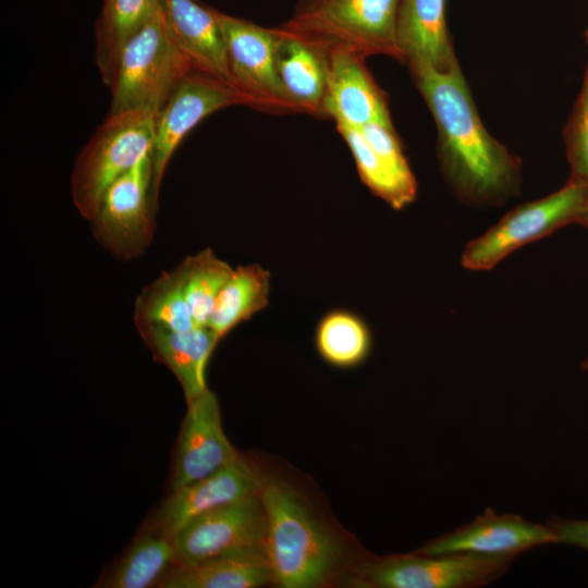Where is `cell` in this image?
I'll return each mask as SVG.
<instances>
[{"label":"cell","mask_w":588,"mask_h":588,"mask_svg":"<svg viewBox=\"0 0 588 588\" xmlns=\"http://www.w3.org/2000/svg\"><path fill=\"white\" fill-rule=\"evenodd\" d=\"M365 58L344 50L329 53L324 108L335 125L360 128L392 124L388 99L365 65Z\"/></svg>","instance_id":"15"},{"label":"cell","mask_w":588,"mask_h":588,"mask_svg":"<svg viewBox=\"0 0 588 588\" xmlns=\"http://www.w3.org/2000/svg\"><path fill=\"white\" fill-rule=\"evenodd\" d=\"M177 267L193 319L198 327H207L216 301L234 268L210 248L186 257Z\"/></svg>","instance_id":"27"},{"label":"cell","mask_w":588,"mask_h":588,"mask_svg":"<svg viewBox=\"0 0 588 588\" xmlns=\"http://www.w3.org/2000/svg\"><path fill=\"white\" fill-rule=\"evenodd\" d=\"M151 181L149 152L107 188L90 220L96 240L120 259L137 258L152 242L158 204Z\"/></svg>","instance_id":"8"},{"label":"cell","mask_w":588,"mask_h":588,"mask_svg":"<svg viewBox=\"0 0 588 588\" xmlns=\"http://www.w3.org/2000/svg\"><path fill=\"white\" fill-rule=\"evenodd\" d=\"M586 38H587V41H588V29H587V32H586Z\"/></svg>","instance_id":"33"},{"label":"cell","mask_w":588,"mask_h":588,"mask_svg":"<svg viewBox=\"0 0 588 588\" xmlns=\"http://www.w3.org/2000/svg\"><path fill=\"white\" fill-rule=\"evenodd\" d=\"M264 546L273 583L283 588L324 584L341 560V548L302 498L286 483L262 481Z\"/></svg>","instance_id":"2"},{"label":"cell","mask_w":588,"mask_h":588,"mask_svg":"<svg viewBox=\"0 0 588 588\" xmlns=\"http://www.w3.org/2000/svg\"><path fill=\"white\" fill-rule=\"evenodd\" d=\"M233 105H241L235 89L205 72L191 71L156 113L150 151L152 195L158 204L166 169L183 138L205 118Z\"/></svg>","instance_id":"10"},{"label":"cell","mask_w":588,"mask_h":588,"mask_svg":"<svg viewBox=\"0 0 588 588\" xmlns=\"http://www.w3.org/2000/svg\"><path fill=\"white\" fill-rule=\"evenodd\" d=\"M571 179L588 184V70L566 130Z\"/></svg>","instance_id":"28"},{"label":"cell","mask_w":588,"mask_h":588,"mask_svg":"<svg viewBox=\"0 0 588 588\" xmlns=\"http://www.w3.org/2000/svg\"><path fill=\"white\" fill-rule=\"evenodd\" d=\"M336 130L348 146L360 181L377 197L391 208L401 210L417 196L415 176H405L379 157L358 128L336 125Z\"/></svg>","instance_id":"25"},{"label":"cell","mask_w":588,"mask_h":588,"mask_svg":"<svg viewBox=\"0 0 588 588\" xmlns=\"http://www.w3.org/2000/svg\"><path fill=\"white\" fill-rule=\"evenodd\" d=\"M512 561L470 554L430 555L417 551L364 564L357 583L360 587L372 588H474L498 579Z\"/></svg>","instance_id":"9"},{"label":"cell","mask_w":588,"mask_h":588,"mask_svg":"<svg viewBox=\"0 0 588 588\" xmlns=\"http://www.w3.org/2000/svg\"><path fill=\"white\" fill-rule=\"evenodd\" d=\"M578 223L588 229V195H587V198H586L584 212H583Z\"/></svg>","instance_id":"31"},{"label":"cell","mask_w":588,"mask_h":588,"mask_svg":"<svg viewBox=\"0 0 588 588\" xmlns=\"http://www.w3.org/2000/svg\"><path fill=\"white\" fill-rule=\"evenodd\" d=\"M587 195L588 184L569 179L559 191L517 206L466 245L462 254L463 267L473 271L490 270L519 247L578 223Z\"/></svg>","instance_id":"6"},{"label":"cell","mask_w":588,"mask_h":588,"mask_svg":"<svg viewBox=\"0 0 588 588\" xmlns=\"http://www.w3.org/2000/svg\"><path fill=\"white\" fill-rule=\"evenodd\" d=\"M134 322L137 328L169 331H187L198 327L186 301L177 266L164 271L142 290L135 301Z\"/></svg>","instance_id":"26"},{"label":"cell","mask_w":588,"mask_h":588,"mask_svg":"<svg viewBox=\"0 0 588 588\" xmlns=\"http://www.w3.org/2000/svg\"><path fill=\"white\" fill-rule=\"evenodd\" d=\"M273 581L265 546L217 555L189 566H173L158 588H257Z\"/></svg>","instance_id":"20"},{"label":"cell","mask_w":588,"mask_h":588,"mask_svg":"<svg viewBox=\"0 0 588 588\" xmlns=\"http://www.w3.org/2000/svg\"><path fill=\"white\" fill-rule=\"evenodd\" d=\"M438 130L441 171L469 205H497L519 188L520 161L486 130L461 68L411 69Z\"/></svg>","instance_id":"1"},{"label":"cell","mask_w":588,"mask_h":588,"mask_svg":"<svg viewBox=\"0 0 588 588\" xmlns=\"http://www.w3.org/2000/svg\"><path fill=\"white\" fill-rule=\"evenodd\" d=\"M581 368L588 371V357L581 363Z\"/></svg>","instance_id":"32"},{"label":"cell","mask_w":588,"mask_h":588,"mask_svg":"<svg viewBox=\"0 0 588 588\" xmlns=\"http://www.w3.org/2000/svg\"><path fill=\"white\" fill-rule=\"evenodd\" d=\"M158 2L170 34L194 69L231 85L226 44L217 9L199 0Z\"/></svg>","instance_id":"17"},{"label":"cell","mask_w":588,"mask_h":588,"mask_svg":"<svg viewBox=\"0 0 588 588\" xmlns=\"http://www.w3.org/2000/svg\"><path fill=\"white\" fill-rule=\"evenodd\" d=\"M240 457L223 431L218 397L208 388L187 402L175 451L171 491L205 478Z\"/></svg>","instance_id":"13"},{"label":"cell","mask_w":588,"mask_h":588,"mask_svg":"<svg viewBox=\"0 0 588 588\" xmlns=\"http://www.w3.org/2000/svg\"><path fill=\"white\" fill-rule=\"evenodd\" d=\"M265 510L259 493L191 520L173 537L175 565L189 566L264 544Z\"/></svg>","instance_id":"11"},{"label":"cell","mask_w":588,"mask_h":588,"mask_svg":"<svg viewBox=\"0 0 588 588\" xmlns=\"http://www.w3.org/2000/svg\"><path fill=\"white\" fill-rule=\"evenodd\" d=\"M195 70L170 34L160 7L122 47L109 113L144 109L157 113Z\"/></svg>","instance_id":"4"},{"label":"cell","mask_w":588,"mask_h":588,"mask_svg":"<svg viewBox=\"0 0 588 588\" xmlns=\"http://www.w3.org/2000/svg\"><path fill=\"white\" fill-rule=\"evenodd\" d=\"M158 8V0H102L95 25V61L107 87L113 84L122 47Z\"/></svg>","instance_id":"21"},{"label":"cell","mask_w":588,"mask_h":588,"mask_svg":"<svg viewBox=\"0 0 588 588\" xmlns=\"http://www.w3.org/2000/svg\"><path fill=\"white\" fill-rule=\"evenodd\" d=\"M173 566H175V550L172 538L148 528L97 586L157 587Z\"/></svg>","instance_id":"23"},{"label":"cell","mask_w":588,"mask_h":588,"mask_svg":"<svg viewBox=\"0 0 588 588\" xmlns=\"http://www.w3.org/2000/svg\"><path fill=\"white\" fill-rule=\"evenodd\" d=\"M314 344L330 366L350 369L362 365L372 350V333L367 322L347 309L327 311L318 321Z\"/></svg>","instance_id":"24"},{"label":"cell","mask_w":588,"mask_h":588,"mask_svg":"<svg viewBox=\"0 0 588 588\" xmlns=\"http://www.w3.org/2000/svg\"><path fill=\"white\" fill-rule=\"evenodd\" d=\"M552 543H556V538L548 524L486 509L473 522L430 540L418 552L514 560L526 551Z\"/></svg>","instance_id":"12"},{"label":"cell","mask_w":588,"mask_h":588,"mask_svg":"<svg viewBox=\"0 0 588 588\" xmlns=\"http://www.w3.org/2000/svg\"><path fill=\"white\" fill-rule=\"evenodd\" d=\"M154 356L175 376L186 403L207 387L206 371L219 341L208 327L187 331H169L151 327L137 328Z\"/></svg>","instance_id":"19"},{"label":"cell","mask_w":588,"mask_h":588,"mask_svg":"<svg viewBox=\"0 0 588 588\" xmlns=\"http://www.w3.org/2000/svg\"><path fill=\"white\" fill-rule=\"evenodd\" d=\"M270 273L258 264L234 268L221 290L207 327L220 342L269 304Z\"/></svg>","instance_id":"22"},{"label":"cell","mask_w":588,"mask_h":588,"mask_svg":"<svg viewBox=\"0 0 588 588\" xmlns=\"http://www.w3.org/2000/svg\"><path fill=\"white\" fill-rule=\"evenodd\" d=\"M446 0H401L396 44L401 62L448 72L460 64L445 17Z\"/></svg>","instance_id":"16"},{"label":"cell","mask_w":588,"mask_h":588,"mask_svg":"<svg viewBox=\"0 0 588 588\" xmlns=\"http://www.w3.org/2000/svg\"><path fill=\"white\" fill-rule=\"evenodd\" d=\"M547 524L552 529L556 543L588 551V519L553 517Z\"/></svg>","instance_id":"30"},{"label":"cell","mask_w":588,"mask_h":588,"mask_svg":"<svg viewBox=\"0 0 588 588\" xmlns=\"http://www.w3.org/2000/svg\"><path fill=\"white\" fill-rule=\"evenodd\" d=\"M401 0H297L280 28L327 53L344 50L363 58L401 61L396 23Z\"/></svg>","instance_id":"3"},{"label":"cell","mask_w":588,"mask_h":588,"mask_svg":"<svg viewBox=\"0 0 588 588\" xmlns=\"http://www.w3.org/2000/svg\"><path fill=\"white\" fill-rule=\"evenodd\" d=\"M261 482L250 465L240 457L205 478L171 491L148 528L172 538L198 516L259 493Z\"/></svg>","instance_id":"14"},{"label":"cell","mask_w":588,"mask_h":588,"mask_svg":"<svg viewBox=\"0 0 588 588\" xmlns=\"http://www.w3.org/2000/svg\"><path fill=\"white\" fill-rule=\"evenodd\" d=\"M156 113L144 109L109 113L77 156L72 201L91 220L107 188L151 151Z\"/></svg>","instance_id":"5"},{"label":"cell","mask_w":588,"mask_h":588,"mask_svg":"<svg viewBox=\"0 0 588 588\" xmlns=\"http://www.w3.org/2000/svg\"><path fill=\"white\" fill-rule=\"evenodd\" d=\"M275 65L282 87L297 112L327 118L324 99L329 53L277 28Z\"/></svg>","instance_id":"18"},{"label":"cell","mask_w":588,"mask_h":588,"mask_svg":"<svg viewBox=\"0 0 588 588\" xmlns=\"http://www.w3.org/2000/svg\"><path fill=\"white\" fill-rule=\"evenodd\" d=\"M372 150L405 176H415L393 125L372 122L358 128Z\"/></svg>","instance_id":"29"},{"label":"cell","mask_w":588,"mask_h":588,"mask_svg":"<svg viewBox=\"0 0 588 588\" xmlns=\"http://www.w3.org/2000/svg\"><path fill=\"white\" fill-rule=\"evenodd\" d=\"M216 13L226 44L231 85L241 105L273 114L297 112L277 71V28L219 10Z\"/></svg>","instance_id":"7"}]
</instances>
